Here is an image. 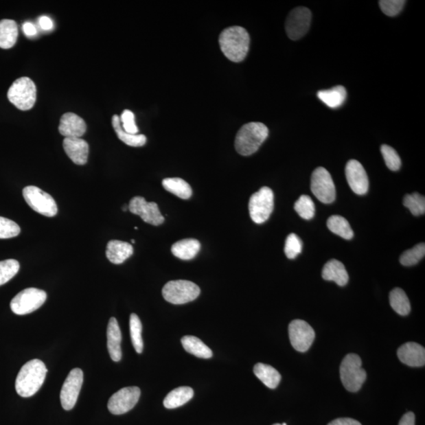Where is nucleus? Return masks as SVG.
<instances>
[{
	"label": "nucleus",
	"mask_w": 425,
	"mask_h": 425,
	"mask_svg": "<svg viewBox=\"0 0 425 425\" xmlns=\"http://www.w3.org/2000/svg\"><path fill=\"white\" fill-rule=\"evenodd\" d=\"M250 42L249 32L240 26L229 27L219 36L220 50L226 58L234 62L244 60L249 51Z\"/></svg>",
	"instance_id": "nucleus-1"
},
{
	"label": "nucleus",
	"mask_w": 425,
	"mask_h": 425,
	"mask_svg": "<svg viewBox=\"0 0 425 425\" xmlns=\"http://www.w3.org/2000/svg\"><path fill=\"white\" fill-rule=\"evenodd\" d=\"M47 369L39 359L31 360L21 367L15 380V389L23 398L34 395L46 378Z\"/></svg>",
	"instance_id": "nucleus-2"
},
{
	"label": "nucleus",
	"mask_w": 425,
	"mask_h": 425,
	"mask_svg": "<svg viewBox=\"0 0 425 425\" xmlns=\"http://www.w3.org/2000/svg\"><path fill=\"white\" fill-rule=\"evenodd\" d=\"M268 129L261 122H249L242 126L235 139L236 152L244 156L255 154L265 142Z\"/></svg>",
	"instance_id": "nucleus-3"
},
{
	"label": "nucleus",
	"mask_w": 425,
	"mask_h": 425,
	"mask_svg": "<svg viewBox=\"0 0 425 425\" xmlns=\"http://www.w3.org/2000/svg\"><path fill=\"white\" fill-rule=\"evenodd\" d=\"M362 365V359L358 354H349L343 358L340 368L341 379L348 391H358L367 380V372Z\"/></svg>",
	"instance_id": "nucleus-4"
},
{
	"label": "nucleus",
	"mask_w": 425,
	"mask_h": 425,
	"mask_svg": "<svg viewBox=\"0 0 425 425\" xmlns=\"http://www.w3.org/2000/svg\"><path fill=\"white\" fill-rule=\"evenodd\" d=\"M8 98L10 103L21 111L32 109L36 100L35 83L29 78L16 80L8 90Z\"/></svg>",
	"instance_id": "nucleus-5"
},
{
	"label": "nucleus",
	"mask_w": 425,
	"mask_h": 425,
	"mask_svg": "<svg viewBox=\"0 0 425 425\" xmlns=\"http://www.w3.org/2000/svg\"><path fill=\"white\" fill-rule=\"evenodd\" d=\"M200 294V288L197 284L183 279L170 282L163 288L164 299L175 305L190 303L196 299Z\"/></svg>",
	"instance_id": "nucleus-6"
},
{
	"label": "nucleus",
	"mask_w": 425,
	"mask_h": 425,
	"mask_svg": "<svg viewBox=\"0 0 425 425\" xmlns=\"http://www.w3.org/2000/svg\"><path fill=\"white\" fill-rule=\"evenodd\" d=\"M47 299L45 290L30 288L21 290L10 302V309L17 315H25L38 310Z\"/></svg>",
	"instance_id": "nucleus-7"
},
{
	"label": "nucleus",
	"mask_w": 425,
	"mask_h": 425,
	"mask_svg": "<svg viewBox=\"0 0 425 425\" xmlns=\"http://www.w3.org/2000/svg\"><path fill=\"white\" fill-rule=\"evenodd\" d=\"M273 207L274 196L270 187H262L250 198V216L253 222L256 224L266 222L270 218Z\"/></svg>",
	"instance_id": "nucleus-8"
},
{
	"label": "nucleus",
	"mask_w": 425,
	"mask_h": 425,
	"mask_svg": "<svg viewBox=\"0 0 425 425\" xmlns=\"http://www.w3.org/2000/svg\"><path fill=\"white\" fill-rule=\"evenodd\" d=\"M25 202L34 209L48 218L55 217L58 213L56 202L49 194L36 186H27L23 189Z\"/></svg>",
	"instance_id": "nucleus-9"
},
{
	"label": "nucleus",
	"mask_w": 425,
	"mask_h": 425,
	"mask_svg": "<svg viewBox=\"0 0 425 425\" xmlns=\"http://www.w3.org/2000/svg\"><path fill=\"white\" fill-rule=\"evenodd\" d=\"M311 191L323 203L330 204L336 200V187L330 172L324 168H317L311 176Z\"/></svg>",
	"instance_id": "nucleus-10"
},
{
	"label": "nucleus",
	"mask_w": 425,
	"mask_h": 425,
	"mask_svg": "<svg viewBox=\"0 0 425 425\" xmlns=\"http://www.w3.org/2000/svg\"><path fill=\"white\" fill-rule=\"evenodd\" d=\"M312 14L310 9L304 7L295 8L288 16L285 29L290 40L302 38L310 29Z\"/></svg>",
	"instance_id": "nucleus-11"
},
{
	"label": "nucleus",
	"mask_w": 425,
	"mask_h": 425,
	"mask_svg": "<svg viewBox=\"0 0 425 425\" xmlns=\"http://www.w3.org/2000/svg\"><path fill=\"white\" fill-rule=\"evenodd\" d=\"M141 391L138 387H128L116 392L108 402V410L114 415H122L130 411L141 397Z\"/></svg>",
	"instance_id": "nucleus-12"
},
{
	"label": "nucleus",
	"mask_w": 425,
	"mask_h": 425,
	"mask_svg": "<svg viewBox=\"0 0 425 425\" xmlns=\"http://www.w3.org/2000/svg\"><path fill=\"white\" fill-rule=\"evenodd\" d=\"M288 333L290 343L299 352H308L315 338L313 328L303 320H294L290 322Z\"/></svg>",
	"instance_id": "nucleus-13"
},
{
	"label": "nucleus",
	"mask_w": 425,
	"mask_h": 425,
	"mask_svg": "<svg viewBox=\"0 0 425 425\" xmlns=\"http://www.w3.org/2000/svg\"><path fill=\"white\" fill-rule=\"evenodd\" d=\"M84 381L83 371L73 369L69 374L62 387L60 400L65 411H71L76 405Z\"/></svg>",
	"instance_id": "nucleus-14"
},
{
	"label": "nucleus",
	"mask_w": 425,
	"mask_h": 425,
	"mask_svg": "<svg viewBox=\"0 0 425 425\" xmlns=\"http://www.w3.org/2000/svg\"><path fill=\"white\" fill-rule=\"evenodd\" d=\"M128 211L133 214L139 215L144 222L158 226L164 222L165 218L161 214L157 203H148L141 196L132 198L128 204Z\"/></svg>",
	"instance_id": "nucleus-15"
},
{
	"label": "nucleus",
	"mask_w": 425,
	"mask_h": 425,
	"mask_svg": "<svg viewBox=\"0 0 425 425\" xmlns=\"http://www.w3.org/2000/svg\"><path fill=\"white\" fill-rule=\"evenodd\" d=\"M347 181L352 190L358 195H365L369 190V179L363 165L357 160H349L345 169Z\"/></svg>",
	"instance_id": "nucleus-16"
},
{
	"label": "nucleus",
	"mask_w": 425,
	"mask_h": 425,
	"mask_svg": "<svg viewBox=\"0 0 425 425\" xmlns=\"http://www.w3.org/2000/svg\"><path fill=\"white\" fill-rule=\"evenodd\" d=\"M86 130L87 126L83 118L73 113H66L62 116L58 131L65 138H80Z\"/></svg>",
	"instance_id": "nucleus-17"
},
{
	"label": "nucleus",
	"mask_w": 425,
	"mask_h": 425,
	"mask_svg": "<svg viewBox=\"0 0 425 425\" xmlns=\"http://www.w3.org/2000/svg\"><path fill=\"white\" fill-rule=\"evenodd\" d=\"M401 363L411 367H422L425 364V349L417 343H406L398 349Z\"/></svg>",
	"instance_id": "nucleus-18"
},
{
	"label": "nucleus",
	"mask_w": 425,
	"mask_h": 425,
	"mask_svg": "<svg viewBox=\"0 0 425 425\" xmlns=\"http://www.w3.org/2000/svg\"><path fill=\"white\" fill-rule=\"evenodd\" d=\"M63 148L73 163L79 165L87 163L89 146L82 138H65Z\"/></svg>",
	"instance_id": "nucleus-19"
},
{
	"label": "nucleus",
	"mask_w": 425,
	"mask_h": 425,
	"mask_svg": "<svg viewBox=\"0 0 425 425\" xmlns=\"http://www.w3.org/2000/svg\"><path fill=\"white\" fill-rule=\"evenodd\" d=\"M122 332L115 317H111L107 326V348L113 361L119 362L122 357Z\"/></svg>",
	"instance_id": "nucleus-20"
},
{
	"label": "nucleus",
	"mask_w": 425,
	"mask_h": 425,
	"mask_svg": "<svg viewBox=\"0 0 425 425\" xmlns=\"http://www.w3.org/2000/svg\"><path fill=\"white\" fill-rule=\"evenodd\" d=\"M133 254V247L130 244L120 240H111L107 244L106 255L113 264H122Z\"/></svg>",
	"instance_id": "nucleus-21"
},
{
	"label": "nucleus",
	"mask_w": 425,
	"mask_h": 425,
	"mask_svg": "<svg viewBox=\"0 0 425 425\" xmlns=\"http://www.w3.org/2000/svg\"><path fill=\"white\" fill-rule=\"evenodd\" d=\"M322 277L328 282H334L338 286H345L349 276L345 266L340 261L332 260L326 263L322 271Z\"/></svg>",
	"instance_id": "nucleus-22"
},
{
	"label": "nucleus",
	"mask_w": 425,
	"mask_h": 425,
	"mask_svg": "<svg viewBox=\"0 0 425 425\" xmlns=\"http://www.w3.org/2000/svg\"><path fill=\"white\" fill-rule=\"evenodd\" d=\"M201 244L196 239H185L176 242L172 246L173 255L182 260H191L200 252Z\"/></svg>",
	"instance_id": "nucleus-23"
},
{
	"label": "nucleus",
	"mask_w": 425,
	"mask_h": 425,
	"mask_svg": "<svg viewBox=\"0 0 425 425\" xmlns=\"http://www.w3.org/2000/svg\"><path fill=\"white\" fill-rule=\"evenodd\" d=\"M19 36L18 25L14 20L0 21V48L10 49L17 42Z\"/></svg>",
	"instance_id": "nucleus-24"
},
{
	"label": "nucleus",
	"mask_w": 425,
	"mask_h": 425,
	"mask_svg": "<svg viewBox=\"0 0 425 425\" xmlns=\"http://www.w3.org/2000/svg\"><path fill=\"white\" fill-rule=\"evenodd\" d=\"M317 97L330 108L336 109L346 101L347 91L343 86L338 85L331 89L319 91Z\"/></svg>",
	"instance_id": "nucleus-25"
},
{
	"label": "nucleus",
	"mask_w": 425,
	"mask_h": 425,
	"mask_svg": "<svg viewBox=\"0 0 425 425\" xmlns=\"http://www.w3.org/2000/svg\"><path fill=\"white\" fill-rule=\"evenodd\" d=\"M254 374L268 389H275L282 380V375L271 365L257 363L254 367Z\"/></svg>",
	"instance_id": "nucleus-26"
},
{
	"label": "nucleus",
	"mask_w": 425,
	"mask_h": 425,
	"mask_svg": "<svg viewBox=\"0 0 425 425\" xmlns=\"http://www.w3.org/2000/svg\"><path fill=\"white\" fill-rule=\"evenodd\" d=\"M194 396L190 387H180L170 391L165 398L163 404L166 409L179 408L189 402Z\"/></svg>",
	"instance_id": "nucleus-27"
},
{
	"label": "nucleus",
	"mask_w": 425,
	"mask_h": 425,
	"mask_svg": "<svg viewBox=\"0 0 425 425\" xmlns=\"http://www.w3.org/2000/svg\"><path fill=\"white\" fill-rule=\"evenodd\" d=\"M181 343L187 353L200 358H211L213 352L200 338L193 336H186L181 338Z\"/></svg>",
	"instance_id": "nucleus-28"
},
{
	"label": "nucleus",
	"mask_w": 425,
	"mask_h": 425,
	"mask_svg": "<svg viewBox=\"0 0 425 425\" xmlns=\"http://www.w3.org/2000/svg\"><path fill=\"white\" fill-rule=\"evenodd\" d=\"M112 125L113 127H114L117 137L119 138L123 143L128 145V146L139 148L144 146L145 143H146L147 137L142 135V134L133 135V134H129L124 130L122 127L119 116H113Z\"/></svg>",
	"instance_id": "nucleus-29"
},
{
	"label": "nucleus",
	"mask_w": 425,
	"mask_h": 425,
	"mask_svg": "<svg viewBox=\"0 0 425 425\" xmlns=\"http://www.w3.org/2000/svg\"><path fill=\"white\" fill-rule=\"evenodd\" d=\"M163 186L166 191L182 198L188 200L192 195V189L189 184L179 177L165 179L163 181Z\"/></svg>",
	"instance_id": "nucleus-30"
},
{
	"label": "nucleus",
	"mask_w": 425,
	"mask_h": 425,
	"mask_svg": "<svg viewBox=\"0 0 425 425\" xmlns=\"http://www.w3.org/2000/svg\"><path fill=\"white\" fill-rule=\"evenodd\" d=\"M390 305L398 314L406 316L410 314L411 306L410 300L404 290L400 288H396L391 290L390 295Z\"/></svg>",
	"instance_id": "nucleus-31"
},
{
	"label": "nucleus",
	"mask_w": 425,
	"mask_h": 425,
	"mask_svg": "<svg viewBox=\"0 0 425 425\" xmlns=\"http://www.w3.org/2000/svg\"><path fill=\"white\" fill-rule=\"evenodd\" d=\"M328 228L332 233L341 236L345 240H352L354 236V232L349 225L348 220L338 215L330 217L327 220Z\"/></svg>",
	"instance_id": "nucleus-32"
},
{
	"label": "nucleus",
	"mask_w": 425,
	"mask_h": 425,
	"mask_svg": "<svg viewBox=\"0 0 425 425\" xmlns=\"http://www.w3.org/2000/svg\"><path fill=\"white\" fill-rule=\"evenodd\" d=\"M129 328H130V336L133 345L138 354H141L143 349V342L142 338V323L139 317L135 314L130 315L129 320Z\"/></svg>",
	"instance_id": "nucleus-33"
},
{
	"label": "nucleus",
	"mask_w": 425,
	"mask_h": 425,
	"mask_svg": "<svg viewBox=\"0 0 425 425\" xmlns=\"http://www.w3.org/2000/svg\"><path fill=\"white\" fill-rule=\"evenodd\" d=\"M425 255V244H419L413 247L412 249L407 250L400 257V262L402 266H412L423 260Z\"/></svg>",
	"instance_id": "nucleus-34"
},
{
	"label": "nucleus",
	"mask_w": 425,
	"mask_h": 425,
	"mask_svg": "<svg viewBox=\"0 0 425 425\" xmlns=\"http://www.w3.org/2000/svg\"><path fill=\"white\" fill-rule=\"evenodd\" d=\"M404 206L410 209L414 216H420L425 212V198L417 192L406 195L403 200Z\"/></svg>",
	"instance_id": "nucleus-35"
},
{
	"label": "nucleus",
	"mask_w": 425,
	"mask_h": 425,
	"mask_svg": "<svg viewBox=\"0 0 425 425\" xmlns=\"http://www.w3.org/2000/svg\"><path fill=\"white\" fill-rule=\"evenodd\" d=\"M295 209L299 216L303 219L310 220L314 217V203L308 196H300L297 203H295Z\"/></svg>",
	"instance_id": "nucleus-36"
},
{
	"label": "nucleus",
	"mask_w": 425,
	"mask_h": 425,
	"mask_svg": "<svg viewBox=\"0 0 425 425\" xmlns=\"http://www.w3.org/2000/svg\"><path fill=\"white\" fill-rule=\"evenodd\" d=\"M19 268L20 265L17 260H8L0 262V286L14 277Z\"/></svg>",
	"instance_id": "nucleus-37"
},
{
	"label": "nucleus",
	"mask_w": 425,
	"mask_h": 425,
	"mask_svg": "<svg viewBox=\"0 0 425 425\" xmlns=\"http://www.w3.org/2000/svg\"><path fill=\"white\" fill-rule=\"evenodd\" d=\"M380 150L387 168L391 171L399 170L402 165V161L396 150L386 144L382 145Z\"/></svg>",
	"instance_id": "nucleus-38"
},
{
	"label": "nucleus",
	"mask_w": 425,
	"mask_h": 425,
	"mask_svg": "<svg viewBox=\"0 0 425 425\" xmlns=\"http://www.w3.org/2000/svg\"><path fill=\"white\" fill-rule=\"evenodd\" d=\"M303 249V242L297 234H290L285 242L284 253L289 260L297 257Z\"/></svg>",
	"instance_id": "nucleus-39"
},
{
	"label": "nucleus",
	"mask_w": 425,
	"mask_h": 425,
	"mask_svg": "<svg viewBox=\"0 0 425 425\" xmlns=\"http://www.w3.org/2000/svg\"><path fill=\"white\" fill-rule=\"evenodd\" d=\"M21 229L17 223L6 218L0 217V239H10L18 236Z\"/></svg>",
	"instance_id": "nucleus-40"
},
{
	"label": "nucleus",
	"mask_w": 425,
	"mask_h": 425,
	"mask_svg": "<svg viewBox=\"0 0 425 425\" xmlns=\"http://www.w3.org/2000/svg\"><path fill=\"white\" fill-rule=\"evenodd\" d=\"M405 3L404 0H380L379 1L382 12L390 17L399 14L404 8Z\"/></svg>",
	"instance_id": "nucleus-41"
},
{
	"label": "nucleus",
	"mask_w": 425,
	"mask_h": 425,
	"mask_svg": "<svg viewBox=\"0 0 425 425\" xmlns=\"http://www.w3.org/2000/svg\"><path fill=\"white\" fill-rule=\"evenodd\" d=\"M122 127L126 133L137 135L139 133V128L136 125L135 115L129 110L123 111L120 117Z\"/></svg>",
	"instance_id": "nucleus-42"
},
{
	"label": "nucleus",
	"mask_w": 425,
	"mask_h": 425,
	"mask_svg": "<svg viewBox=\"0 0 425 425\" xmlns=\"http://www.w3.org/2000/svg\"><path fill=\"white\" fill-rule=\"evenodd\" d=\"M328 425H362V424L352 418H338Z\"/></svg>",
	"instance_id": "nucleus-43"
},
{
	"label": "nucleus",
	"mask_w": 425,
	"mask_h": 425,
	"mask_svg": "<svg viewBox=\"0 0 425 425\" xmlns=\"http://www.w3.org/2000/svg\"><path fill=\"white\" fill-rule=\"evenodd\" d=\"M38 23L43 30L49 31L53 29V21L49 17H47V16H42V17L39 19Z\"/></svg>",
	"instance_id": "nucleus-44"
},
{
	"label": "nucleus",
	"mask_w": 425,
	"mask_h": 425,
	"mask_svg": "<svg viewBox=\"0 0 425 425\" xmlns=\"http://www.w3.org/2000/svg\"><path fill=\"white\" fill-rule=\"evenodd\" d=\"M23 30L27 37L35 36L37 34L36 26L32 23H25L23 25Z\"/></svg>",
	"instance_id": "nucleus-45"
},
{
	"label": "nucleus",
	"mask_w": 425,
	"mask_h": 425,
	"mask_svg": "<svg viewBox=\"0 0 425 425\" xmlns=\"http://www.w3.org/2000/svg\"><path fill=\"white\" fill-rule=\"evenodd\" d=\"M399 425H415V415L412 412L404 414L400 420Z\"/></svg>",
	"instance_id": "nucleus-46"
},
{
	"label": "nucleus",
	"mask_w": 425,
	"mask_h": 425,
	"mask_svg": "<svg viewBox=\"0 0 425 425\" xmlns=\"http://www.w3.org/2000/svg\"><path fill=\"white\" fill-rule=\"evenodd\" d=\"M122 209H123V211H127V209H128V206L125 205V207H124Z\"/></svg>",
	"instance_id": "nucleus-47"
},
{
	"label": "nucleus",
	"mask_w": 425,
	"mask_h": 425,
	"mask_svg": "<svg viewBox=\"0 0 425 425\" xmlns=\"http://www.w3.org/2000/svg\"><path fill=\"white\" fill-rule=\"evenodd\" d=\"M132 243H133V244L135 243V240H132Z\"/></svg>",
	"instance_id": "nucleus-48"
},
{
	"label": "nucleus",
	"mask_w": 425,
	"mask_h": 425,
	"mask_svg": "<svg viewBox=\"0 0 425 425\" xmlns=\"http://www.w3.org/2000/svg\"><path fill=\"white\" fill-rule=\"evenodd\" d=\"M282 425H287V424H286V423H284V424H282Z\"/></svg>",
	"instance_id": "nucleus-49"
},
{
	"label": "nucleus",
	"mask_w": 425,
	"mask_h": 425,
	"mask_svg": "<svg viewBox=\"0 0 425 425\" xmlns=\"http://www.w3.org/2000/svg\"><path fill=\"white\" fill-rule=\"evenodd\" d=\"M273 425H282V424H273Z\"/></svg>",
	"instance_id": "nucleus-50"
}]
</instances>
